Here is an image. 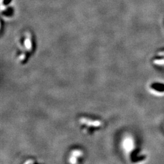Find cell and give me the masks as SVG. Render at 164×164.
Returning <instances> with one entry per match:
<instances>
[{"label": "cell", "mask_w": 164, "mask_h": 164, "mask_svg": "<svg viewBox=\"0 0 164 164\" xmlns=\"http://www.w3.org/2000/svg\"><path fill=\"white\" fill-rule=\"evenodd\" d=\"M34 50V45L32 38L30 36H26L20 43L18 50L15 54L16 62L21 65H24L33 54Z\"/></svg>", "instance_id": "1"}, {"label": "cell", "mask_w": 164, "mask_h": 164, "mask_svg": "<svg viewBox=\"0 0 164 164\" xmlns=\"http://www.w3.org/2000/svg\"><path fill=\"white\" fill-rule=\"evenodd\" d=\"M78 124L81 132L86 135L93 134L102 129L104 126L103 122L102 120L86 116L80 117Z\"/></svg>", "instance_id": "2"}, {"label": "cell", "mask_w": 164, "mask_h": 164, "mask_svg": "<svg viewBox=\"0 0 164 164\" xmlns=\"http://www.w3.org/2000/svg\"><path fill=\"white\" fill-rule=\"evenodd\" d=\"M121 145L126 157L133 162V160H135L134 153L137 150V143L134 137L131 135H126L122 140Z\"/></svg>", "instance_id": "3"}, {"label": "cell", "mask_w": 164, "mask_h": 164, "mask_svg": "<svg viewBox=\"0 0 164 164\" xmlns=\"http://www.w3.org/2000/svg\"><path fill=\"white\" fill-rule=\"evenodd\" d=\"M83 156V151H82L81 149H73L69 153V155L68 157L69 162L72 163H80L81 161Z\"/></svg>", "instance_id": "4"}, {"label": "cell", "mask_w": 164, "mask_h": 164, "mask_svg": "<svg viewBox=\"0 0 164 164\" xmlns=\"http://www.w3.org/2000/svg\"><path fill=\"white\" fill-rule=\"evenodd\" d=\"M149 90L152 94L160 96L164 94V83L154 82L149 86Z\"/></svg>", "instance_id": "5"}, {"label": "cell", "mask_w": 164, "mask_h": 164, "mask_svg": "<svg viewBox=\"0 0 164 164\" xmlns=\"http://www.w3.org/2000/svg\"><path fill=\"white\" fill-rule=\"evenodd\" d=\"M152 63L155 66L164 68V50L157 53L156 55L152 60Z\"/></svg>", "instance_id": "6"}, {"label": "cell", "mask_w": 164, "mask_h": 164, "mask_svg": "<svg viewBox=\"0 0 164 164\" xmlns=\"http://www.w3.org/2000/svg\"><path fill=\"white\" fill-rule=\"evenodd\" d=\"M11 1H12V0H4L3 1L4 5H7L8 4L10 3Z\"/></svg>", "instance_id": "7"}]
</instances>
